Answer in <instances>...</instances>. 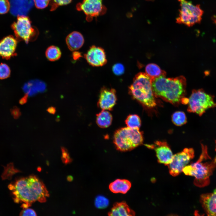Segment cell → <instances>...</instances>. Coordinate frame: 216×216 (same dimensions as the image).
I'll use <instances>...</instances> for the list:
<instances>
[{
	"label": "cell",
	"mask_w": 216,
	"mask_h": 216,
	"mask_svg": "<svg viewBox=\"0 0 216 216\" xmlns=\"http://www.w3.org/2000/svg\"><path fill=\"white\" fill-rule=\"evenodd\" d=\"M76 9L84 13L88 21H91L93 17L104 14L106 10L102 0H82L77 4Z\"/></svg>",
	"instance_id": "obj_10"
},
{
	"label": "cell",
	"mask_w": 216,
	"mask_h": 216,
	"mask_svg": "<svg viewBox=\"0 0 216 216\" xmlns=\"http://www.w3.org/2000/svg\"><path fill=\"white\" fill-rule=\"evenodd\" d=\"M145 146L148 148L154 150L159 163L168 165L171 162L173 155L166 142L157 141L154 144H146Z\"/></svg>",
	"instance_id": "obj_11"
},
{
	"label": "cell",
	"mask_w": 216,
	"mask_h": 216,
	"mask_svg": "<svg viewBox=\"0 0 216 216\" xmlns=\"http://www.w3.org/2000/svg\"><path fill=\"white\" fill-rule=\"evenodd\" d=\"M46 57L50 61H55L59 59L61 56V52L60 49L55 46L49 47L45 52Z\"/></svg>",
	"instance_id": "obj_21"
},
{
	"label": "cell",
	"mask_w": 216,
	"mask_h": 216,
	"mask_svg": "<svg viewBox=\"0 0 216 216\" xmlns=\"http://www.w3.org/2000/svg\"><path fill=\"white\" fill-rule=\"evenodd\" d=\"M178 1L180 8L178 16L176 20L177 23L183 24L190 27L201 22L203 11L200 4L194 5L186 0Z\"/></svg>",
	"instance_id": "obj_7"
},
{
	"label": "cell",
	"mask_w": 216,
	"mask_h": 216,
	"mask_svg": "<svg viewBox=\"0 0 216 216\" xmlns=\"http://www.w3.org/2000/svg\"><path fill=\"white\" fill-rule=\"evenodd\" d=\"M117 99L114 89L103 87L100 92L98 105L102 110H110L115 105Z\"/></svg>",
	"instance_id": "obj_13"
},
{
	"label": "cell",
	"mask_w": 216,
	"mask_h": 216,
	"mask_svg": "<svg viewBox=\"0 0 216 216\" xmlns=\"http://www.w3.org/2000/svg\"><path fill=\"white\" fill-rule=\"evenodd\" d=\"M214 19V21L215 22V23L216 24V18Z\"/></svg>",
	"instance_id": "obj_35"
},
{
	"label": "cell",
	"mask_w": 216,
	"mask_h": 216,
	"mask_svg": "<svg viewBox=\"0 0 216 216\" xmlns=\"http://www.w3.org/2000/svg\"><path fill=\"white\" fill-rule=\"evenodd\" d=\"M128 91L133 98L145 106L151 108L156 106L151 79L146 73L140 72L136 75Z\"/></svg>",
	"instance_id": "obj_4"
},
{
	"label": "cell",
	"mask_w": 216,
	"mask_h": 216,
	"mask_svg": "<svg viewBox=\"0 0 216 216\" xmlns=\"http://www.w3.org/2000/svg\"><path fill=\"white\" fill-rule=\"evenodd\" d=\"M87 62L93 67H100L105 65L107 62L104 50L94 45L92 46L84 55Z\"/></svg>",
	"instance_id": "obj_12"
},
{
	"label": "cell",
	"mask_w": 216,
	"mask_h": 216,
	"mask_svg": "<svg viewBox=\"0 0 216 216\" xmlns=\"http://www.w3.org/2000/svg\"><path fill=\"white\" fill-rule=\"evenodd\" d=\"M14 196V201L22 203L23 208H28L37 201L45 202L49 194L45 186L34 175L23 178L8 186Z\"/></svg>",
	"instance_id": "obj_1"
},
{
	"label": "cell",
	"mask_w": 216,
	"mask_h": 216,
	"mask_svg": "<svg viewBox=\"0 0 216 216\" xmlns=\"http://www.w3.org/2000/svg\"><path fill=\"white\" fill-rule=\"evenodd\" d=\"M10 6L8 0H0V14H4L8 12Z\"/></svg>",
	"instance_id": "obj_27"
},
{
	"label": "cell",
	"mask_w": 216,
	"mask_h": 216,
	"mask_svg": "<svg viewBox=\"0 0 216 216\" xmlns=\"http://www.w3.org/2000/svg\"><path fill=\"white\" fill-rule=\"evenodd\" d=\"M66 42L69 49L72 51H75L82 47L84 43V39L81 33L74 31L67 36Z\"/></svg>",
	"instance_id": "obj_16"
},
{
	"label": "cell",
	"mask_w": 216,
	"mask_h": 216,
	"mask_svg": "<svg viewBox=\"0 0 216 216\" xmlns=\"http://www.w3.org/2000/svg\"><path fill=\"white\" fill-rule=\"evenodd\" d=\"M113 73L116 75H120L123 74L124 71V68L122 64L119 63L114 64L112 67Z\"/></svg>",
	"instance_id": "obj_28"
},
{
	"label": "cell",
	"mask_w": 216,
	"mask_h": 216,
	"mask_svg": "<svg viewBox=\"0 0 216 216\" xmlns=\"http://www.w3.org/2000/svg\"><path fill=\"white\" fill-rule=\"evenodd\" d=\"M94 204L97 208L103 209L107 207L109 204V200L107 198L102 195L97 196L95 200Z\"/></svg>",
	"instance_id": "obj_24"
},
{
	"label": "cell",
	"mask_w": 216,
	"mask_h": 216,
	"mask_svg": "<svg viewBox=\"0 0 216 216\" xmlns=\"http://www.w3.org/2000/svg\"><path fill=\"white\" fill-rule=\"evenodd\" d=\"M112 120V115L106 110H103L96 115V123L101 128L109 127L111 124Z\"/></svg>",
	"instance_id": "obj_19"
},
{
	"label": "cell",
	"mask_w": 216,
	"mask_h": 216,
	"mask_svg": "<svg viewBox=\"0 0 216 216\" xmlns=\"http://www.w3.org/2000/svg\"><path fill=\"white\" fill-rule=\"evenodd\" d=\"M131 184L130 181L125 179H117L110 183V190L114 193L125 194L130 190Z\"/></svg>",
	"instance_id": "obj_18"
},
{
	"label": "cell",
	"mask_w": 216,
	"mask_h": 216,
	"mask_svg": "<svg viewBox=\"0 0 216 216\" xmlns=\"http://www.w3.org/2000/svg\"><path fill=\"white\" fill-rule=\"evenodd\" d=\"M10 70L9 66L3 63L0 64V79H4L9 77Z\"/></svg>",
	"instance_id": "obj_25"
},
{
	"label": "cell",
	"mask_w": 216,
	"mask_h": 216,
	"mask_svg": "<svg viewBox=\"0 0 216 216\" xmlns=\"http://www.w3.org/2000/svg\"><path fill=\"white\" fill-rule=\"evenodd\" d=\"M21 216H36V213L35 211L31 208H23L20 213Z\"/></svg>",
	"instance_id": "obj_30"
},
{
	"label": "cell",
	"mask_w": 216,
	"mask_h": 216,
	"mask_svg": "<svg viewBox=\"0 0 216 216\" xmlns=\"http://www.w3.org/2000/svg\"><path fill=\"white\" fill-rule=\"evenodd\" d=\"M166 75L151 79L154 95L173 104H178L184 98L186 79L182 76L167 78Z\"/></svg>",
	"instance_id": "obj_2"
},
{
	"label": "cell",
	"mask_w": 216,
	"mask_h": 216,
	"mask_svg": "<svg viewBox=\"0 0 216 216\" xmlns=\"http://www.w3.org/2000/svg\"><path fill=\"white\" fill-rule=\"evenodd\" d=\"M46 111L51 114H54L56 111V108L54 106H50L47 108Z\"/></svg>",
	"instance_id": "obj_32"
},
{
	"label": "cell",
	"mask_w": 216,
	"mask_h": 216,
	"mask_svg": "<svg viewBox=\"0 0 216 216\" xmlns=\"http://www.w3.org/2000/svg\"><path fill=\"white\" fill-rule=\"evenodd\" d=\"M194 156V151L191 148H185L173 155L171 162L167 165L170 174L173 176L178 175Z\"/></svg>",
	"instance_id": "obj_9"
},
{
	"label": "cell",
	"mask_w": 216,
	"mask_h": 216,
	"mask_svg": "<svg viewBox=\"0 0 216 216\" xmlns=\"http://www.w3.org/2000/svg\"><path fill=\"white\" fill-rule=\"evenodd\" d=\"M146 73L151 78H154L161 75H166V72L161 70L157 65L150 63L146 67Z\"/></svg>",
	"instance_id": "obj_20"
},
{
	"label": "cell",
	"mask_w": 216,
	"mask_h": 216,
	"mask_svg": "<svg viewBox=\"0 0 216 216\" xmlns=\"http://www.w3.org/2000/svg\"><path fill=\"white\" fill-rule=\"evenodd\" d=\"M61 150L62 155V160L64 161L65 163L70 161L71 159L69 157L67 149L64 147H62Z\"/></svg>",
	"instance_id": "obj_31"
},
{
	"label": "cell",
	"mask_w": 216,
	"mask_h": 216,
	"mask_svg": "<svg viewBox=\"0 0 216 216\" xmlns=\"http://www.w3.org/2000/svg\"><path fill=\"white\" fill-rule=\"evenodd\" d=\"M73 55V58L74 59H77L81 55L80 53L78 52H74Z\"/></svg>",
	"instance_id": "obj_34"
},
{
	"label": "cell",
	"mask_w": 216,
	"mask_h": 216,
	"mask_svg": "<svg viewBox=\"0 0 216 216\" xmlns=\"http://www.w3.org/2000/svg\"><path fill=\"white\" fill-rule=\"evenodd\" d=\"M200 201L208 215L216 216V188L212 193L202 194Z\"/></svg>",
	"instance_id": "obj_15"
},
{
	"label": "cell",
	"mask_w": 216,
	"mask_h": 216,
	"mask_svg": "<svg viewBox=\"0 0 216 216\" xmlns=\"http://www.w3.org/2000/svg\"><path fill=\"white\" fill-rule=\"evenodd\" d=\"M125 123L127 127L132 128H139L141 121L139 116L136 114H130L127 117Z\"/></svg>",
	"instance_id": "obj_22"
},
{
	"label": "cell",
	"mask_w": 216,
	"mask_h": 216,
	"mask_svg": "<svg viewBox=\"0 0 216 216\" xmlns=\"http://www.w3.org/2000/svg\"><path fill=\"white\" fill-rule=\"evenodd\" d=\"M172 120L173 123L177 126H181L187 122V119L185 113L182 111L174 112L172 116Z\"/></svg>",
	"instance_id": "obj_23"
},
{
	"label": "cell",
	"mask_w": 216,
	"mask_h": 216,
	"mask_svg": "<svg viewBox=\"0 0 216 216\" xmlns=\"http://www.w3.org/2000/svg\"><path fill=\"white\" fill-rule=\"evenodd\" d=\"M28 96V95L26 94L25 96L20 100V103L21 104L26 103L27 102Z\"/></svg>",
	"instance_id": "obj_33"
},
{
	"label": "cell",
	"mask_w": 216,
	"mask_h": 216,
	"mask_svg": "<svg viewBox=\"0 0 216 216\" xmlns=\"http://www.w3.org/2000/svg\"><path fill=\"white\" fill-rule=\"evenodd\" d=\"M135 214L125 202L116 203L108 213V215L111 216H134Z\"/></svg>",
	"instance_id": "obj_17"
},
{
	"label": "cell",
	"mask_w": 216,
	"mask_h": 216,
	"mask_svg": "<svg viewBox=\"0 0 216 216\" xmlns=\"http://www.w3.org/2000/svg\"><path fill=\"white\" fill-rule=\"evenodd\" d=\"M214 96L206 93L202 89H194L188 98L187 111L200 116L209 108L216 107Z\"/></svg>",
	"instance_id": "obj_6"
},
{
	"label": "cell",
	"mask_w": 216,
	"mask_h": 216,
	"mask_svg": "<svg viewBox=\"0 0 216 216\" xmlns=\"http://www.w3.org/2000/svg\"><path fill=\"white\" fill-rule=\"evenodd\" d=\"M72 0H50L51 6V10H53L59 6L67 5Z\"/></svg>",
	"instance_id": "obj_26"
},
{
	"label": "cell",
	"mask_w": 216,
	"mask_h": 216,
	"mask_svg": "<svg viewBox=\"0 0 216 216\" xmlns=\"http://www.w3.org/2000/svg\"><path fill=\"white\" fill-rule=\"evenodd\" d=\"M215 145H216V146H215V151H216V141H215ZM215 158H216V157Z\"/></svg>",
	"instance_id": "obj_36"
},
{
	"label": "cell",
	"mask_w": 216,
	"mask_h": 216,
	"mask_svg": "<svg viewBox=\"0 0 216 216\" xmlns=\"http://www.w3.org/2000/svg\"><path fill=\"white\" fill-rule=\"evenodd\" d=\"M17 41L11 35L6 36L0 41V58L6 59L14 55Z\"/></svg>",
	"instance_id": "obj_14"
},
{
	"label": "cell",
	"mask_w": 216,
	"mask_h": 216,
	"mask_svg": "<svg viewBox=\"0 0 216 216\" xmlns=\"http://www.w3.org/2000/svg\"><path fill=\"white\" fill-rule=\"evenodd\" d=\"M35 6L39 9L46 7L50 3V0H34Z\"/></svg>",
	"instance_id": "obj_29"
},
{
	"label": "cell",
	"mask_w": 216,
	"mask_h": 216,
	"mask_svg": "<svg viewBox=\"0 0 216 216\" xmlns=\"http://www.w3.org/2000/svg\"><path fill=\"white\" fill-rule=\"evenodd\" d=\"M210 158L208 154L206 146H202V152L196 161L186 166L182 172L186 175L194 177V184L203 187L209 184L210 177L216 166V160L206 161Z\"/></svg>",
	"instance_id": "obj_3"
},
{
	"label": "cell",
	"mask_w": 216,
	"mask_h": 216,
	"mask_svg": "<svg viewBox=\"0 0 216 216\" xmlns=\"http://www.w3.org/2000/svg\"><path fill=\"white\" fill-rule=\"evenodd\" d=\"M17 38L26 43L35 40L38 34L36 28L32 26L29 18L24 15H18L16 21L11 25Z\"/></svg>",
	"instance_id": "obj_8"
},
{
	"label": "cell",
	"mask_w": 216,
	"mask_h": 216,
	"mask_svg": "<svg viewBox=\"0 0 216 216\" xmlns=\"http://www.w3.org/2000/svg\"><path fill=\"white\" fill-rule=\"evenodd\" d=\"M143 136L139 128L128 127L120 128L116 131L113 137L116 148L120 151H130L142 144Z\"/></svg>",
	"instance_id": "obj_5"
}]
</instances>
